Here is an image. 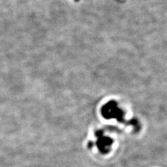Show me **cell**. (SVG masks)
<instances>
[]
</instances>
